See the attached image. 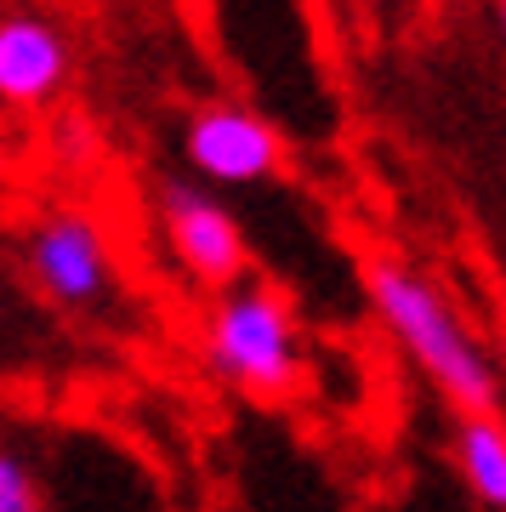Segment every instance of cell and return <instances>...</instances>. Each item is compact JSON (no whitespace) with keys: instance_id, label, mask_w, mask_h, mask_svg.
<instances>
[{"instance_id":"7","label":"cell","mask_w":506,"mask_h":512,"mask_svg":"<svg viewBox=\"0 0 506 512\" xmlns=\"http://www.w3.org/2000/svg\"><path fill=\"white\" fill-rule=\"evenodd\" d=\"M455 467L489 512H506V421L501 416L455 421Z\"/></svg>"},{"instance_id":"1","label":"cell","mask_w":506,"mask_h":512,"mask_svg":"<svg viewBox=\"0 0 506 512\" xmlns=\"http://www.w3.org/2000/svg\"><path fill=\"white\" fill-rule=\"evenodd\" d=\"M359 274L387 336L450 399L455 416H501V370H495V359L484 353V342L472 336V325L461 319L450 296L421 268H410L404 256H387V251L364 256Z\"/></svg>"},{"instance_id":"5","label":"cell","mask_w":506,"mask_h":512,"mask_svg":"<svg viewBox=\"0 0 506 512\" xmlns=\"http://www.w3.org/2000/svg\"><path fill=\"white\" fill-rule=\"evenodd\" d=\"M182 160L194 165L205 183L251 188L285 171V137L239 103H205L182 126Z\"/></svg>"},{"instance_id":"3","label":"cell","mask_w":506,"mask_h":512,"mask_svg":"<svg viewBox=\"0 0 506 512\" xmlns=\"http://www.w3.org/2000/svg\"><path fill=\"white\" fill-rule=\"evenodd\" d=\"M23 268L35 279V291L46 302L69 313L103 308L114 291V251L103 222L86 217V211H52L40 217L23 239Z\"/></svg>"},{"instance_id":"9","label":"cell","mask_w":506,"mask_h":512,"mask_svg":"<svg viewBox=\"0 0 506 512\" xmlns=\"http://www.w3.org/2000/svg\"><path fill=\"white\" fill-rule=\"evenodd\" d=\"M495 18H501V46H506V0H495Z\"/></svg>"},{"instance_id":"4","label":"cell","mask_w":506,"mask_h":512,"mask_svg":"<svg viewBox=\"0 0 506 512\" xmlns=\"http://www.w3.org/2000/svg\"><path fill=\"white\" fill-rule=\"evenodd\" d=\"M160 228L165 245L177 256V268L205 291H234L251 279V245H245V228L234 222V211L222 200H211L205 188L194 183H160Z\"/></svg>"},{"instance_id":"2","label":"cell","mask_w":506,"mask_h":512,"mask_svg":"<svg viewBox=\"0 0 506 512\" xmlns=\"http://www.w3.org/2000/svg\"><path fill=\"white\" fill-rule=\"evenodd\" d=\"M205 359L222 382L256 404H290L308 382V342L285 291L245 279L217 296L205 319Z\"/></svg>"},{"instance_id":"6","label":"cell","mask_w":506,"mask_h":512,"mask_svg":"<svg viewBox=\"0 0 506 512\" xmlns=\"http://www.w3.org/2000/svg\"><path fill=\"white\" fill-rule=\"evenodd\" d=\"M74 52L52 18L12 12L0 18V103L6 109H46L69 86Z\"/></svg>"},{"instance_id":"8","label":"cell","mask_w":506,"mask_h":512,"mask_svg":"<svg viewBox=\"0 0 506 512\" xmlns=\"http://www.w3.org/2000/svg\"><path fill=\"white\" fill-rule=\"evenodd\" d=\"M0 512H46L29 461L18 450H6V444H0Z\"/></svg>"}]
</instances>
